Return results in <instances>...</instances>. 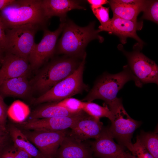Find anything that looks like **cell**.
Returning a JSON list of instances; mask_svg holds the SVG:
<instances>
[{"mask_svg": "<svg viewBox=\"0 0 158 158\" xmlns=\"http://www.w3.org/2000/svg\"><path fill=\"white\" fill-rule=\"evenodd\" d=\"M95 22L93 21L85 27H81L71 20L65 22L63 33L57 42L55 51L71 57L82 58L90 42L95 39L100 43L104 41L103 37L99 34L98 30L95 29Z\"/></svg>", "mask_w": 158, "mask_h": 158, "instance_id": "obj_1", "label": "cell"}, {"mask_svg": "<svg viewBox=\"0 0 158 158\" xmlns=\"http://www.w3.org/2000/svg\"><path fill=\"white\" fill-rule=\"evenodd\" d=\"M0 16L8 29L34 24L43 29L47 20L43 13L41 0H14L0 11Z\"/></svg>", "mask_w": 158, "mask_h": 158, "instance_id": "obj_2", "label": "cell"}, {"mask_svg": "<svg viewBox=\"0 0 158 158\" xmlns=\"http://www.w3.org/2000/svg\"><path fill=\"white\" fill-rule=\"evenodd\" d=\"M133 80L136 86L141 87L142 84L133 74L128 66L116 74L105 73L96 81L93 87L83 101L92 102L96 99L104 101L108 106L117 97L118 92L130 80Z\"/></svg>", "mask_w": 158, "mask_h": 158, "instance_id": "obj_3", "label": "cell"}, {"mask_svg": "<svg viewBox=\"0 0 158 158\" xmlns=\"http://www.w3.org/2000/svg\"><path fill=\"white\" fill-rule=\"evenodd\" d=\"M108 107L114 114L110 126L107 130L119 144L128 149L131 153L133 150L131 141L135 130L140 126V121L131 118L124 109L121 98H117Z\"/></svg>", "mask_w": 158, "mask_h": 158, "instance_id": "obj_4", "label": "cell"}, {"mask_svg": "<svg viewBox=\"0 0 158 158\" xmlns=\"http://www.w3.org/2000/svg\"><path fill=\"white\" fill-rule=\"evenodd\" d=\"M81 62L74 57L54 60L44 67L34 79V88L43 93L72 74Z\"/></svg>", "mask_w": 158, "mask_h": 158, "instance_id": "obj_5", "label": "cell"}, {"mask_svg": "<svg viewBox=\"0 0 158 158\" xmlns=\"http://www.w3.org/2000/svg\"><path fill=\"white\" fill-rule=\"evenodd\" d=\"M86 57L85 52L78 67L72 74L35 99L34 103L39 104L47 102H58L86 90L87 86L83 81Z\"/></svg>", "mask_w": 158, "mask_h": 158, "instance_id": "obj_6", "label": "cell"}, {"mask_svg": "<svg viewBox=\"0 0 158 158\" xmlns=\"http://www.w3.org/2000/svg\"><path fill=\"white\" fill-rule=\"evenodd\" d=\"M41 28L43 29L41 26L34 24L6 28L4 51L28 59L35 44V34Z\"/></svg>", "mask_w": 158, "mask_h": 158, "instance_id": "obj_7", "label": "cell"}, {"mask_svg": "<svg viewBox=\"0 0 158 158\" xmlns=\"http://www.w3.org/2000/svg\"><path fill=\"white\" fill-rule=\"evenodd\" d=\"M22 131L45 158H53L56 154L63 140L68 133L66 130H24Z\"/></svg>", "mask_w": 158, "mask_h": 158, "instance_id": "obj_8", "label": "cell"}, {"mask_svg": "<svg viewBox=\"0 0 158 158\" xmlns=\"http://www.w3.org/2000/svg\"><path fill=\"white\" fill-rule=\"evenodd\" d=\"M128 66L133 74L142 84L153 83L158 84V67L155 62L139 50L131 52L124 51Z\"/></svg>", "mask_w": 158, "mask_h": 158, "instance_id": "obj_9", "label": "cell"}, {"mask_svg": "<svg viewBox=\"0 0 158 158\" xmlns=\"http://www.w3.org/2000/svg\"><path fill=\"white\" fill-rule=\"evenodd\" d=\"M65 22H61L58 28L51 31L43 29L42 38L39 43H35L28 59L32 68H36L51 58L55 51L58 37L62 32Z\"/></svg>", "mask_w": 158, "mask_h": 158, "instance_id": "obj_10", "label": "cell"}, {"mask_svg": "<svg viewBox=\"0 0 158 158\" xmlns=\"http://www.w3.org/2000/svg\"><path fill=\"white\" fill-rule=\"evenodd\" d=\"M86 114L83 111L72 116L29 119L22 123L20 126L25 130H64L68 128L71 129Z\"/></svg>", "mask_w": 158, "mask_h": 158, "instance_id": "obj_11", "label": "cell"}, {"mask_svg": "<svg viewBox=\"0 0 158 158\" xmlns=\"http://www.w3.org/2000/svg\"><path fill=\"white\" fill-rule=\"evenodd\" d=\"M105 128L100 137L91 143L92 153L99 158H135L122 146L117 144Z\"/></svg>", "mask_w": 158, "mask_h": 158, "instance_id": "obj_12", "label": "cell"}, {"mask_svg": "<svg viewBox=\"0 0 158 158\" xmlns=\"http://www.w3.org/2000/svg\"><path fill=\"white\" fill-rule=\"evenodd\" d=\"M0 68V85L12 78L27 76L32 67L28 59L7 52Z\"/></svg>", "mask_w": 158, "mask_h": 158, "instance_id": "obj_13", "label": "cell"}, {"mask_svg": "<svg viewBox=\"0 0 158 158\" xmlns=\"http://www.w3.org/2000/svg\"><path fill=\"white\" fill-rule=\"evenodd\" d=\"M104 129L100 119L86 114L71 129L69 133L76 140L83 142L90 138H98Z\"/></svg>", "mask_w": 158, "mask_h": 158, "instance_id": "obj_14", "label": "cell"}, {"mask_svg": "<svg viewBox=\"0 0 158 158\" xmlns=\"http://www.w3.org/2000/svg\"><path fill=\"white\" fill-rule=\"evenodd\" d=\"M142 25V24L137 21L126 20L113 16V18L111 19L109 26L105 31L118 37L123 44L126 42L127 38L131 37L142 45L143 42L136 33L137 30L140 29Z\"/></svg>", "mask_w": 158, "mask_h": 158, "instance_id": "obj_15", "label": "cell"}, {"mask_svg": "<svg viewBox=\"0 0 158 158\" xmlns=\"http://www.w3.org/2000/svg\"><path fill=\"white\" fill-rule=\"evenodd\" d=\"M44 15L47 20L54 16L59 18L61 22H65L67 13L75 9L86 10L79 1L72 0H41Z\"/></svg>", "mask_w": 158, "mask_h": 158, "instance_id": "obj_16", "label": "cell"}, {"mask_svg": "<svg viewBox=\"0 0 158 158\" xmlns=\"http://www.w3.org/2000/svg\"><path fill=\"white\" fill-rule=\"evenodd\" d=\"M76 140L68 133L56 154L58 158H92L91 147Z\"/></svg>", "mask_w": 158, "mask_h": 158, "instance_id": "obj_17", "label": "cell"}, {"mask_svg": "<svg viewBox=\"0 0 158 158\" xmlns=\"http://www.w3.org/2000/svg\"><path fill=\"white\" fill-rule=\"evenodd\" d=\"M27 76H23L8 80L0 85V92L8 96L25 97L30 93L31 87Z\"/></svg>", "mask_w": 158, "mask_h": 158, "instance_id": "obj_18", "label": "cell"}, {"mask_svg": "<svg viewBox=\"0 0 158 158\" xmlns=\"http://www.w3.org/2000/svg\"><path fill=\"white\" fill-rule=\"evenodd\" d=\"M8 130L14 146L24 150L32 158H45L20 129L11 125Z\"/></svg>", "mask_w": 158, "mask_h": 158, "instance_id": "obj_19", "label": "cell"}, {"mask_svg": "<svg viewBox=\"0 0 158 158\" xmlns=\"http://www.w3.org/2000/svg\"><path fill=\"white\" fill-rule=\"evenodd\" d=\"M79 114L71 113L63 107L54 103L43 106L35 109L31 114L30 119L70 116Z\"/></svg>", "mask_w": 158, "mask_h": 158, "instance_id": "obj_20", "label": "cell"}, {"mask_svg": "<svg viewBox=\"0 0 158 158\" xmlns=\"http://www.w3.org/2000/svg\"><path fill=\"white\" fill-rule=\"evenodd\" d=\"M109 2L113 16L123 19L137 21V16L142 9L134 6L121 3L117 0H110Z\"/></svg>", "mask_w": 158, "mask_h": 158, "instance_id": "obj_21", "label": "cell"}, {"mask_svg": "<svg viewBox=\"0 0 158 158\" xmlns=\"http://www.w3.org/2000/svg\"><path fill=\"white\" fill-rule=\"evenodd\" d=\"M83 111L88 115L99 119L106 117L111 121L114 118L113 113L105 104L102 106L92 102H84Z\"/></svg>", "mask_w": 158, "mask_h": 158, "instance_id": "obj_22", "label": "cell"}, {"mask_svg": "<svg viewBox=\"0 0 158 158\" xmlns=\"http://www.w3.org/2000/svg\"><path fill=\"white\" fill-rule=\"evenodd\" d=\"M30 112L29 107L20 100L14 101L8 108V116L16 122L24 121L29 116Z\"/></svg>", "mask_w": 158, "mask_h": 158, "instance_id": "obj_23", "label": "cell"}, {"mask_svg": "<svg viewBox=\"0 0 158 158\" xmlns=\"http://www.w3.org/2000/svg\"><path fill=\"white\" fill-rule=\"evenodd\" d=\"M137 137L154 158H158V135L157 132L141 131Z\"/></svg>", "mask_w": 158, "mask_h": 158, "instance_id": "obj_24", "label": "cell"}, {"mask_svg": "<svg viewBox=\"0 0 158 158\" xmlns=\"http://www.w3.org/2000/svg\"><path fill=\"white\" fill-rule=\"evenodd\" d=\"M84 103V102L78 99L70 97L55 103L65 108L71 113L78 114L83 111Z\"/></svg>", "mask_w": 158, "mask_h": 158, "instance_id": "obj_25", "label": "cell"}, {"mask_svg": "<svg viewBox=\"0 0 158 158\" xmlns=\"http://www.w3.org/2000/svg\"><path fill=\"white\" fill-rule=\"evenodd\" d=\"M92 11L101 24L98 27L99 32L105 31L109 26L111 22L109 15V8L102 6Z\"/></svg>", "mask_w": 158, "mask_h": 158, "instance_id": "obj_26", "label": "cell"}, {"mask_svg": "<svg viewBox=\"0 0 158 158\" xmlns=\"http://www.w3.org/2000/svg\"><path fill=\"white\" fill-rule=\"evenodd\" d=\"M143 12L142 19L150 20L158 24V0H147Z\"/></svg>", "mask_w": 158, "mask_h": 158, "instance_id": "obj_27", "label": "cell"}, {"mask_svg": "<svg viewBox=\"0 0 158 158\" xmlns=\"http://www.w3.org/2000/svg\"><path fill=\"white\" fill-rule=\"evenodd\" d=\"M0 158H32L27 153L14 145L0 152Z\"/></svg>", "mask_w": 158, "mask_h": 158, "instance_id": "obj_28", "label": "cell"}, {"mask_svg": "<svg viewBox=\"0 0 158 158\" xmlns=\"http://www.w3.org/2000/svg\"><path fill=\"white\" fill-rule=\"evenodd\" d=\"M133 150L131 153L135 158H154L148 151L137 137L133 144Z\"/></svg>", "mask_w": 158, "mask_h": 158, "instance_id": "obj_29", "label": "cell"}, {"mask_svg": "<svg viewBox=\"0 0 158 158\" xmlns=\"http://www.w3.org/2000/svg\"><path fill=\"white\" fill-rule=\"evenodd\" d=\"M8 108L0 94V124L6 126Z\"/></svg>", "mask_w": 158, "mask_h": 158, "instance_id": "obj_30", "label": "cell"}, {"mask_svg": "<svg viewBox=\"0 0 158 158\" xmlns=\"http://www.w3.org/2000/svg\"><path fill=\"white\" fill-rule=\"evenodd\" d=\"M6 29L0 16V48L4 51L6 44Z\"/></svg>", "mask_w": 158, "mask_h": 158, "instance_id": "obj_31", "label": "cell"}, {"mask_svg": "<svg viewBox=\"0 0 158 158\" xmlns=\"http://www.w3.org/2000/svg\"><path fill=\"white\" fill-rule=\"evenodd\" d=\"M87 1L90 4L92 10L98 8L109 2L107 0H88Z\"/></svg>", "mask_w": 158, "mask_h": 158, "instance_id": "obj_32", "label": "cell"}, {"mask_svg": "<svg viewBox=\"0 0 158 158\" xmlns=\"http://www.w3.org/2000/svg\"><path fill=\"white\" fill-rule=\"evenodd\" d=\"M14 0H0V11L6 6L12 3Z\"/></svg>", "mask_w": 158, "mask_h": 158, "instance_id": "obj_33", "label": "cell"}, {"mask_svg": "<svg viewBox=\"0 0 158 158\" xmlns=\"http://www.w3.org/2000/svg\"><path fill=\"white\" fill-rule=\"evenodd\" d=\"M8 133L6 126L0 124V138L8 135Z\"/></svg>", "mask_w": 158, "mask_h": 158, "instance_id": "obj_34", "label": "cell"}, {"mask_svg": "<svg viewBox=\"0 0 158 158\" xmlns=\"http://www.w3.org/2000/svg\"><path fill=\"white\" fill-rule=\"evenodd\" d=\"M7 135L0 138V152L4 147L7 140Z\"/></svg>", "mask_w": 158, "mask_h": 158, "instance_id": "obj_35", "label": "cell"}, {"mask_svg": "<svg viewBox=\"0 0 158 158\" xmlns=\"http://www.w3.org/2000/svg\"><path fill=\"white\" fill-rule=\"evenodd\" d=\"M4 51L3 49L0 48V62H1L2 59L3 58L2 57V52Z\"/></svg>", "mask_w": 158, "mask_h": 158, "instance_id": "obj_36", "label": "cell"}, {"mask_svg": "<svg viewBox=\"0 0 158 158\" xmlns=\"http://www.w3.org/2000/svg\"><path fill=\"white\" fill-rule=\"evenodd\" d=\"M52 158L50 157H49V158Z\"/></svg>", "mask_w": 158, "mask_h": 158, "instance_id": "obj_37", "label": "cell"}]
</instances>
